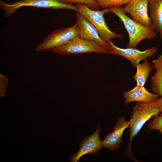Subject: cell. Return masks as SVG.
Wrapping results in <instances>:
<instances>
[{"label": "cell", "instance_id": "1", "mask_svg": "<svg viewBox=\"0 0 162 162\" xmlns=\"http://www.w3.org/2000/svg\"><path fill=\"white\" fill-rule=\"evenodd\" d=\"M159 99L150 103L136 102L133 108L130 121L129 141L128 146L125 152L126 156L131 157L135 160L131 151V145L132 139L137 134L147 121L160 112L159 108Z\"/></svg>", "mask_w": 162, "mask_h": 162}, {"label": "cell", "instance_id": "2", "mask_svg": "<svg viewBox=\"0 0 162 162\" xmlns=\"http://www.w3.org/2000/svg\"><path fill=\"white\" fill-rule=\"evenodd\" d=\"M107 9L109 12L116 15L122 22L129 36L127 48L136 49L142 40L151 39L156 36L155 30L153 28L143 25L130 18L123 12L122 7H111Z\"/></svg>", "mask_w": 162, "mask_h": 162}, {"label": "cell", "instance_id": "3", "mask_svg": "<svg viewBox=\"0 0 162 162\" xmlns=\"http://www.w3.org/2000/svg\"><path fill=\"white\" fill-rule=\"evenodd\" d=\"M78 11L91 22L97 29L101 38L108 43L115 38H122V34H118L111 31L109 28L104 17L105 14L109 12L108 9L102 10H96L87 6L80 4H76Z\"/></svg>", "mask_w": 162, "mask_h": 162}, {"label": "cell", "instance_id": "4", "mask_svg": "<svg viewBox=\"0 0 162 162\" xmlns=\"http://www.w3.org/2000/svg\"><path fill=\"white\" fill-rule=\"evenodd\" d=\"M53 53L60 55H77L95 52L109 53L108 50L96 42L77 36L68 43L52 50Z\"/></svg>", "mask_w": 162, "mask_h": 162}, {"label": "cell", "instance_id": "5", "mask_svg": "<svg viewBox=\"0 0 162 162\" xmlns=\"http://www.w3.org/2000/svg\"><path fill=\"white\" fill-rule=\"evenodd\" d=\"M24 6L77 10L76 6L73 4L65 3L58 0H19L11 4L0 2V8L4 11L6 17L11 15L18 9Z\"/></svg>", "mask_w": 162, "mask_h": 162}, {"label": "cell", "instance_id": "6", "mask_svg": "<svg viewBox=\"0 0 162 162\" xmlns=\"http://www.w3.org/2000/svg\"><path fill=\"white\" fill-rule=\"evenodd\" d=\"M80 29L76 23L70 27L55 30L47 36L35 47L36 52L52 49L62 46L79 36Z\"/></svg>", "mask_w": 162, "mask_h": 162}, {"label": "cell", "instance_id": "7", "mask_svg": "<svg viewBox=\"0 0 162 162\" xmlns=\"http://www.w3.org/2000/svg\"><path fill=\"white\" fill-rule=\"evenodd\" d=\"M109 53L119 56L125 58L135 67L141 60H145L154 55L157 52L156 47H153L145 51H141L136 49L127 48L123 49L116 46L112 41L108 43Z\"/></svg>", "mask_w": 162, "mask_h": 162}, {"label": "cell", "instance_id": "8", "mask_svg": "<svg viewBox=\"0 0 162 162\" xmlns=\"http://www.w3.org/2000/svg\"><path fill=\"white\" fill-rule=\"evenodd\" d=\"M150 1L130 0L122 9L124 13L130 15L133 20L143 25L152 27V22L148 12Z\"/></svg>", "mask_w": 162, "mask_h": 162}, {"label": "cell", "instance_id": "9", "mask_svg": "<svg viewBox=\"0 0 162 162\" xmlns=\"http://www.w3.org/2000/svg\"><path fill=\"white\" fill-rule=\"evenodd\" d=\"M100 131V128L98 126L93 134L82 140L80 144L79 150L76 153L71 157V162H78L80 158L84 155L94 154L98 152L103 147L102 141L99 138Z\"/></svg>", "mask_w": 162, "mask_h": 162}, {"label": "cell", "instance_id": "10", "mask_svg": "<svg viewBox=\"0 0 162 162\" xmlns=\"http://www.w3.org/2000/svg\"><path fill=\"white\" fill-rule=\"evenodd\" d=\"M76 23L80 29L79 36L84 39L94 41L108 50V43L101 38L95 26L78 11L76 12Z\"/></svg>", "mask_w": 162, "mask_h": 162}, {"label": "cell", "instance_id": "11", "mask_svg": "<svg viewBox=\"0 0 162 162\" xmlns=\"http://www.w3.org/2000/svg\"><path fill=\"white\" fill-rule=\"evenodd\" d=\"M130 121L127 122L124 116L119 118L113 127L114 131L107 134L102 141V147L112 151L117 149L122 141V136L124 130L129 127Z\"/></svg>", "mask_w": 162, "mask_h": 162}, {"label": "cell", "instance_id": "12", "mask_svg": "<svg viewBox=\"0 0 162 162\" xmlns=\"http://www.w3.org/2000/svg\"><path fill=\"white\" fill-rule=\"evenodd\" d=\"M159 95L148 92L144 86H136L132 89L125 92L123 94L124 103L126 104L133 101L150 103L159 100Z\"/></svg>", "mask_w": 162, "mask_h": 162}, {"label": "cell", "instance_id": "13", "mask_svg": "<svg viewBox=\"0 0 162 162\" xmlns=\"http://www.w3.org/2000/svg\"><path fill=\"white\" fill-rule=\"evenodd\" d=\"M148 6L152 27L159 33L162 40V0H150Z\"/></svg>", "mask_w": 162, "mask_h": 162}, {"label": "cell", "instance_id": "14", "mask_svg": "<svg viewBox=\"0 0 162 162\" xmlns=\"http://www.w3.org/2000/svg\"><path fill=\"white\" fill-rule=\"evenodd\" d=\"M152 66L155 70L151 77L150 82L152 92L159 95H162V55L152 61Z\"/></svg>", "mask_w": 162, "mask_h": 162}, {"label": "cell", "instance_id": "15", "mask_svg": "<svg viewBox=\"0 0 162 162\" xmlns=\"http://www.w3.org/2000/svg\"><path fill=\"white\" fill-rule=\"evenodd\" d=\"M136 71L135 74L132 76L136 81L137 86H144L147 80L151 73L152 66L147 59L144 61L141 64L138 63L136 65Z\"/></svg>", "mask_w": 162, "mask_h": 162}, {"label": "cell", "instance_id": "16", "mask_svg": "<svg viewBox=\"0 0 162 162\" xmlns=\"http://www.w3.org/2000/svg\"><path fill=\"white\" fill-rule=\"evenodd\" d=\"M98 6L104 9L111 7H122L130 0H95Z\"/></svg>", "mask_w": 162, "mask_h": 162}, {"label": "cell", "instance_id": "17", "mask_svg": "<svg viewBox=\"0 0 162 162\" xmlns=\"http://www.w3.org/2000/svg\"><path fill=\"white\" fill-rule=\"evenodd\" d=\"M60 1L68 4H80L87 6L92 9L100 10V8L95 0H58Z\"/></svg>", "mask_w": 162, "mask_h": 162}, {"label": "cell", "instance_id": "18", "mask_svg": "<svg viewBox=\"0 0 162 162\" xmlns=\"http://www.w3.org/2000/svg\"><path fill=\"white\" fill-rule=\"evenodd\" d=\"M149 130H158L162 129V113L154 116L153 119L150 121L148 125Z\"/></svg>", "mask_w": 162, "mask_h": 162}, {"label": "cell", "instance_id": "19", "mask_svg": "<svg viewBox=\"0 0 162 162\" xmlns=\"http://www.w3.org/2000/svg\"><path fill=\"white\" fill-rule=\"evenodd\" d=\"M8 82V78L5 76L0 74V93L1 96H3L6 92V88Z\"/></svg>", "mask_w": 162, "mask_h": 162}, {"label": "cell", "instance_id": "20", "mask_svg": "<svg viewBox=\"0 0 162 162\" xmlns=\"http://www.w3.org/2000/svg\"><path fill=\"white\" fill-rule=\"evenodd\" d=\"M159 108L160 112L162 113V95L159 99Z\"/></svg>", "mask_w": 162, "mask_h": 162}, {"label": "cell", "instance_id": "21", "mask_svg": "<svg viewBox=\"0 0 162 162\" xmlns=\"http://www.w3.org/2000/svg\"><path fill=\"white\" fill-rule=\"evenodd\" d=\"M162 135V129L159 130Z\"/></svg>", "mask_w": 162, "mask_h": 162}]
</instances>
